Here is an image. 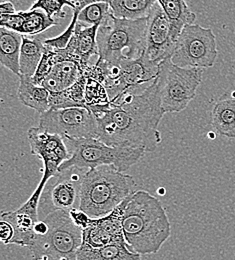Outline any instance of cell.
Returning <instances> with one entry per match:
<instances>
[{"label": "cell", "mask_w": 235, "mask_h": 260, "mask_svg": "<svg viewBox=\"0 0 235 260\" xmlns=\"http://www.w3.org/2000/svg\"><path fill=\"white\" fill-rule=\"evenodd\" d=\"M45 51V45L39 38H28L23 35L20 50V74L33 76ZM19 74V75H20Z\"/></svg>", "instance_id": "cb8c5ba5"}, {"label": "cell", "mask_w": 235, "mask_h": 260, "mask_svg": "<svg viewBox=\"0 0 235 260\" xmlns=\"http://www.w3.org/2000/svg\"><path fill=\"white\" fill-rule=\"evenodd\" d=\"M83 168L72 167L52 177L40 197L38 215L43 219L55 210H69L79 200Z\"/></svg>", "instance_id": "8fae6325"}, {"label": "cell", "mask_w": 235, "mask_h": 260, "mask_svg": "<svg viewBox=\"0 0 235 260\" xmlns=\"http://www.w3.org/2000/svg\"><path fill=\"white\" fill-rule=\"evenodd\" d=\"M48 231L36 236L28 247L34 259L76 260V254L82 244L83 229L77 226L68 210H55L43 218Z\"/></svg>", "instance_id": "8992f818"}, {"label": "cell", "mask_w": 235, "mask_h": 260, "mask_svg": "<svg viewBox=\"0 0 235 260\" xmlns=\"http://www.w3.org/2000/svg\"><path fill=\"white\" fill-rule=\"evenodd\" d=\"M69 6L71 9H74V5L69 0H36L32 4V9H43L49 16L63 18L65 13L63 12V7Z\"/></svg>", "instance_id": "f546056e"}, {"label": "cell", "mask_w": 235, "mask_h": 260, "mask_svg": "<svg viewBox=\"0 0 235 260\" xmlns=\"http://www.w3.org/2000/svg\"><path fill=\"white\" fill-rule=\"evenodd\" d=\"M17 11L14 8L13 3L10 1H6L0 4V14H13Z\"/></svg>", "instance_id": "836d02e7"}, {"label": "cell", "mask_w": 235, "mask_h": 260, "mask_svg": "<svg viewBox=\"0 0 235 260\" xmlns=\"http://www.w3.org/2000/svg\"><path fill=\"white\" fill-rule=\"evenodd\" d=\"M142 256L129 250L126 241H118L100 248L79 247L76 260H136Z\"/></svg>", "instance_id": "7402d4cb"}, {"label": "cell", "mask_w": 235, "mask_h": 260, "mask_svg": "<svg viewBox=\"0 0 235 260\" xmlns=\"http://www.w3.org/2000/svg\"><path fill=\"white\" fill-rule=\"evenodd\" d=\"M6 1H10V0H0V3H3V2H6Z\"/></svg>", "instance_id": "e575fe53"}, {"label": "cell", "mask_w": 235, "mask_h": 260, "mask_svg": "<svg viewBox=\"0 0 235 260\" xmlns=\"http://www.w3.org/2000/svg\"><path fill=\"white\" fill-rule=\"evenodd\" d=\"M23 35L6 27L0 28V62L16 75L20 74V50Z\"/></svg>", "instance_id": "ffe728a7"}, {"label": "cell", "mask_w": 235, "mask_h": 260, "mask_svg": "<svg viewBox=\"0 0 235 260\" xmlns=\"http://www.w3.org/2000/svg\"><path fill=\"white\" fill-rule=\"evenodd\" d=\"M217 55L216 37L212 29L193 23L185 25L179 34L171 60L181 67L210 68L215 64Z\"/></svg>", "instance_id": "ba28073f"}, {"label": "cell", "mask_w": 235, "mask_h": 260, "mask_svg": "<svg viewBox=\"0 0 235 260\" xmlns=\"http://www.w3.org/2000/svg\"><path fill=\"white\" fill-rule=\"evenodd\" d=\"M68 211H69L70 217L72 218L73 222L77 226H79L81 229H85L89 225L91 217L86 212H84L82 209H80L79 207L78 208L72 207Z\"/></svg>", "instance_id": "4dcf8cb0"}, {"label": "cell", "mask_w": 235, "mask_h": 260, "mask_svg": "<svg viewBox=\"0 0 235 260\" xmlns=\"http://www.w3.org/2000/svg\"><path fill=\"white\" fill-rule=\"evenodd\" d=\"M211 124L221 136L235 139V91L224 93L211 111Z\"/></svg>", "instance_id": "ac0fdd59"}, {"label": "cell", "mask_w": 235, "mask_h": 260, "mask_svg": "<svg viewBox=\"0 0 235 260\" xmlns=\"http://www.w3.org/2000/svg\"><path fill=\"white\" fill-rule=\"evenodd\" d=\"M112 16L110 3L94 2L82 8L78 14V22L87 25H103L108 23Z\"/></svg>", "instance_id": "83f0119b"}, {"label": "cell", "mask_w": 235, "mask_h": 260, "mask_svg": "<svg viewBox=\"0 0 235 260\" xmlns=\"http://www.w3.org/2000/svg\"><path fill=\"white\" fill-rule=\"evenodd\" d=\"M50 48V47H49ZM53 49L55 64L40 85L52 92H59L73 85L84 73L83 67L65 48Z\"/></svg>", "instance_id": "5bb4252c"}, {"label": "cell", "mask_w": 235, "mask_h": 260, "mask_svg": "<svg viewBox=\"0 0 235 260\" xmlns=\"http://www.w3.org/2000/svg\"><path fill=\"white\" fill-rule=\"evenodd\" d=\"M119 64L120 84L123 91L145 83H151L157 78L160 70V62L151 60L144 51L135 58H121Z\"/></svg>", "instance_id": "9a60e30c"}, {"label": "cell", "mask_w": 235, "mask_h": 260, "mask_svg": "<svg viewBox=\"0 0 235 260\" xmlns=\"http://www.w3.org/2000/svg\"><path fill=\"white\" fill-rule=\"evenodd\" d=\"M69 1L72 2V4L74 5V9H78V10H81L86 5L94 3V2H107V3H111V0H69Z\"/></svg>", "instance_id": "d6a6232c"}, {"label": "cell", "mask_w": 235, "mask_h": 260, "mask_svg": "<svg viewBox=\"0 0 235 260\" xmlns=\"http://www.w3.org/2000/svg\"><path fill=\"white\" fill-rule=\"evenodd\" d=\"M80 10L78 9H73V15L71 18V21L68 25V28L64 30V32L61 33L60 35L53 37V38H48L43 40V43L46 47H50V48H54V49H63L65 48L71 39V37L73 36V33L75 30V26L77 24L78 21V14H79Z\"/></svg>", "instance_id": "f1b7e54d"}, {"label": "cell", "mask_w": 235, "mask_h": 260, "mask_svg": "<svg viewBox=\"0 0 235 260\" xmlns=\"http://www.w3.org/2000/svg\"><path fill=\"white\" fill-rule=\"evenodd\" d=\"M39 126L62 137L98 138L97 119L85 107L49 108L40 114Z\"/></svg>", "instance_id": "9c48e42d"}, {"label": "cell", "mask_w": 235, "mask_h": 260, "mask_svg": "<svg viewBox=\"0 0 235 260\" xmlns=\"http://www.w3.org/2000/svg\"><path fill=\"white\" fill-rule=\"evenodd\" d=\"M43 191L36 188L27 201L15 211L2 213L3 220L8 221L14 228V236L10 244L30 247L33 244L36 235L34 225L39 220L38 207Z\"/></svg>", "instance_id": "4fadbf2b"}, {"label": "cell", "mask_w": 235, "mask_h": 260, "mask_svg": "<svg viewBox=\"0 0 235 260\" xmlns=\"http://www.w3.org/2000/svg\"><path fill=\"white\" fill-rule=\"evenodd\" d=\"M27 137L31 154L43 162L42 178L36 187L43 191L47 182L60 173L59 166L70 158V152L61 135L50 133L40 126L29 128Z\"/></svg>", "instance_id": "30bf717a"}, {"label": "cell", "mask_w": 235, "mask_h": 260, "mask_svg": "<svg viewBox=\"0 0 235 260\" xmlns=\"http://www.w3.org/2000/svg\"><path fill=\"white\" fill-rule=\"evenodd\" d=\"M118 241H125V239L114 236L106 229L98 225L94 221V218H91L89 225L85 229H83V239L81 247L100 248Z\"/></svg>", "instance_id": "484cf974"}, {"label": "cell", "mask_w": 235, "mask_h": 260, "mask_svg": "<svg viewBox=\"0 0 235 260\" xmlns=\"http://www.w3.org/2000/svg\"><path fill=\"white\" fill-rule=\"evenodd\" d=\"M148 16L138 19L118 18L113 14L108 23L97 31V61H117L124 57L135 58L145 49Z\"/></svg>", "instance_id": "5b68a950"}, {"label": "cell", "mask_w": 235, "mask_h": 260, "mask_svg": "<svg viewBox=\"0 0 235 260\" xmlns=\"http://www.w3.org/2000/svg\"><path fill=\"white\" fill-rule=\"evenodd\" d=\"M157 0H111V12L115 17L138 19L147 17Z\"/></svg>", "instance_id": "d4e9b609"}, {"label": "cell", "mask_w": 235, "mask_h": 260, "mask_svg": "<svg viewBox=\"0 0 235 260\" xmlns=\"http://www.w3.org/2000/svg\"><path fill=\"white\" fill-rule=\"evenodd\" d=\"M0 25L22 35H36L58 25L54 17L49 16L43 9L17 11L13 14H0Z\"/></svg>", "instance_id": "2e32d148"}, {"label": "cell", "mask_w": 235, "mask_h": 260, "mask_svg": "<svg viewBox=\"0 0 235 260\" xmlns=\"http://www.w3.org/2000/svg\"><path fill=\"white\" fill-rule=\"evenodd\" d=\"M98 28L99 25H87L77 21L73 36L65 47L68 53L79 61L83 70L89 65L92 56H98Z\"/></svg>", "instance_id": "e0dca14e"}, {"label": "cell", "mask_w": 235, "mask_h": 260, "mask_svg": "<svg viewBox=\"0 0 235 260\" xmlns=\"http://www.w3.org/2000/svg\"><path fill=\"white\" fill-rule=\"evenodd\" d=\"M157 76L161 106L165 113L184 110L196 95L202 81V68L181 67L170 57L162 60Z\"/></svg>", "instance_id": "52a82bcc"}, {"label": "cell", "mask_w": 235, "mask_h": 260, "mask_svg": "<svg viewBox=\"0 0 235 260\" xmlns=\"http://www.w3.org/2000/svg\"><path fill=\"white\" fill-rule=\"evenodd\" d=\"M63 139L70 152V158L59 166V172L72 167L89 169L101 165H113L125 172L146 152L141 148L111 146L99 138L63 137Z\"/></svg>", "instance_id": "277c9868"}, {"label": "cell", "mask_w": 235, "mask_h": 260, "mask_svg": "<svg viewBox=\"0 0 235 260\" xmlns=\"http://www.w3.org/2000/svg\"><path fill=\"white\" fill-rule=\"evenodd\" d=\"M136 187L135 178L113 165L89 168L82 175L79 208L91 218L110 213Z\"/></svg>", "instance_id": "3957f363"}, {"label": "cell", "mask_w": 235, "mask_h": 260, "mask_svg": "<svg viewBox=\"0 0 235 260\" xmlns=\"http://www.w3.org/2000/svg\"><path fill=\"white\" fill-rule=\"evenodd\" d=\"M14 236V228L6 220L0 222V239L3 244H10L12 238Z\"/></svg>", "instance_id": "1f68e13d"}, {"label": "cell", "mask_w": 235, "mask_h": 260, "mask_svg": "<svg viewBox=\"0 0 235 260\" xmlns=\"http://www.w3.org/2000/svg\"><path fill=\"white\" fill-rule=\"evenodd\" d=\"M18 76V98L22 104L32 108L40 114L47 111L50 108L49 90L42 85L34 83L31 80V76H26L23 74Z\"/></svg>", "instance_id": "44dd1931"}, {"label": "cell", "mask_w": 235, "mask_h": 260, "mask_svg": "<svg viewBox=\"0 0 235 260\" xmlns=\"http://www.w3.org/2000/svg\"><path fill=\"white\" fill-rule=\"evenodd\" d=\"M85 102L87 108L92 112L106 108L110 105L111 102L108 92L99 80L92 77H86Z\"/></svg>", "instance_id": "4316f807"}, {"label": "cell", "mask_w": 235, "mask_h": 260, "mask_svg": "<svg viewBox=\"0 0 235 260\" xmlns=\"http://www.w3.org/2000/svg\"><path fill=\"white\" fill-rule=\"evenodd\" d=\"M175 43L171 38L167 16L156 2L148 15L144 52L151 60L161 62L168 57L171 58Z\"/></svg>", "instance_id": "7c38bea8"}, {"label": "cell", "mask_w": 235, "mask_h": 260, "mask_svg": "<svg viewBox=\"0 0 235 260\" xmlns=\"http://www.w3.org/2000/svg\"><path fill=\"white\" fill-rule=\"evenodd\" d=\"M170 22L171 38L176 42L185 25L193 24L196 14L191 11L185 0H157Z\"/></svg>", "instance_id": "d6986e66"}, {"label": "cell", "mask_w": 235, "mask_h": 260, "mask_svg": "<svg viewBox=\"0 0 235 260\" xmlns=\"http://www.w3.org/2000/svg\"><path fill=\"white\" fill-rule=\"evenodd\" d=\"M122 228L127 247L141 256L157 253L171 234L166 210L159 199L144 190L124 199Z\"/></svg>", "instance_id": "7a4b0ae2"}, {"label": "cell", "mask_w": 235, "mask_h": 260, "mask_svg": "<svg viewBox=\"0 0 235 260\" xmlns=\"http://www.w3.org/2000/svg\"><path fill=\"white\" fill-rule=\"evenodd\" d=\"M85 84L86 76L83 73L80 78L70 87L59 91L50 93V108H68V107H85Z\"/></svg>", "instance_id": "603a6c76"}, {"label": "cell", "mask_w": 235, "mask_h": 260, "mask_svg": "<svg viewBox=\"0 0 235 260\" xmlns=\"http://www.w3.org/2000/svg\"><path fill=\"white\" fill-rule=\"evenodd\" d=\"M124 91L106 108L94 111L98 138L111 146L154 151L161 142L158 125L165 114L161 106L157 78L139 94Z\"/></svg>", "instance_id": "6da1fadb"}]
</instances>
